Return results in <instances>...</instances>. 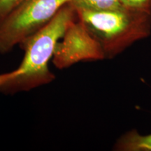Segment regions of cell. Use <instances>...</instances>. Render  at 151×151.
I'll return each mask as SVG.
<instances>
[{
  "instance_id": "7a4b0ae2",
  "label": "cell",
  "mask_w": 151,
  "mask_h": 151,
  "mask_svg": "<svg viewBox=\"0 0 151 151\" xmlns=\"http://www.w3.org/2000/svg\"><path fill=\"white\" fill-rule=\"evenodd\" d=\"M75 10L77 19L99 43L105 58L116 56L151 32V12L124 6L108 10Z\"/></svg>"
},
{
  "instance_id": "277c9868",
  "label": "cell",
  "mask_w": 151,
  "mask_h": 151,
  "mask_svg": "<svg viewBox=\"0 0 151 151\" xmlns=\"http://www.w3.org/2000/svg\"><path fill=\"white\" fill-rule=\"evenodd\" d=\"M105 59L99 43L78 19L74 20L57 43L52 62L57 69H67L83 61Z\"/></svg>"
},
{
  "instance_id": "5b68a950",
  "label": "cell",
  "mask_w": 151,
  "mask_h": 151,
  "mask_svg": "<svg viewBox=\"0 0 151 151\" xmlns=\"http://www.w3.org/2000/svg\"><path fill=\"white\" fill-rule=\"evenodd\" d=\"M71 4L75 9L86 10H108L122 7L119 0H71Z\"/></svg>"
},
{
  "instance_id": "8992f818",
  "label": "cell",
  "mask_w": 151,
  "mask_h": 151,
  "mask_svg": "<svg viewBox=\"0 0 151 151\" xmlns=\"http://www.w3.org/2000/svg\"><path fill=\"white\" fill-rule=\"evenodd\" d=\"M26 1L27 0H0V23L13 11Z\"/></svg>"
},
{
  "instance_id": "6da1fadb",
  "label": "cell",
  "mask_w": 151,
  "mask_h": 151,
  "mask_svg": "<svg viewBox=\"0 0 151 151\" xmlns=\"http://www.w3.org/2000/svg\"><path fill=\"white\" fill-rule=\"evenodd\" d=\"M76 18L74 7L68 3L46 25L20 43L23 59L15 70L0 74V92H27L52 82L55 76L49 69V62L57 43Z\"/></svg>"
},
{
  "instance_id": "3957f363",
  "label": "cell",
  "mask_w": 151,
  "mask_h": 151,
  "mask_svg": "<svg viewBox=\"0 0 151 151\" xmlns=\"http://www.w3.org/2000/svg\"><path fill=\"white\" fill-rule=\"evenodd\" d=\"M71 0H27L0 23V53L12 50L46 25Z\"/></svg>"
},
{
  "instance_id": "52a82bcc",
  "label": "cell",
  "mask_w": 151,
  "mask_h": 151,
  "mask_svg": "<svg viewBox=\"0 0 151 151\" xmlns=\"http://www.w3.org/2000/svg\"><path fill=\"white\" fill-rule=\"evenodd\" d=\"M122 6L146 12H151V0H119Z\"/></svg>"
}]
</instances>
